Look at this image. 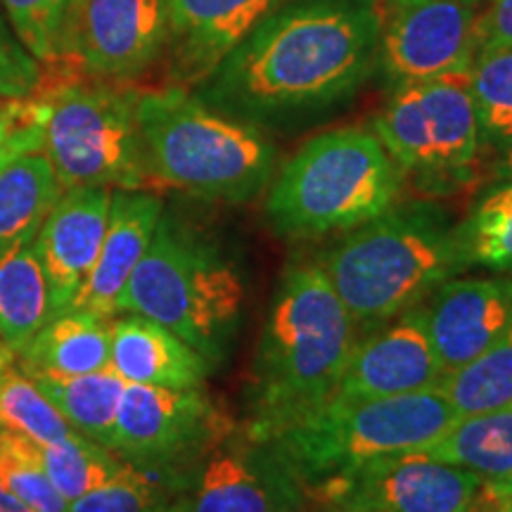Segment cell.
Segmentation results:
<instances>
[{"mask_svg":"<svg viewBox=\"0 0 512 512\" xmlns=\"http://www.w3.org/2000/svg\"><path fill=\"white\" fill-rule=\"evenodd\" d=\"M110 368L126 384L202 389L209 363L155 320L128 313L112 318Z\"/></svg>","mask_w":512,"mask_h":512,"instance_id":"d6986e66","label":"cell"},{"mask_svg":"<svg viewBox=\"0 0 512 512\" xmlns=\"http://www.w3.org/2000/svg\"><path fill=\"white\" fill-rule=\"evenodd\" d=\"M136 117L155 185L240 204L273 181L278 150L264 131L211 110L190 88L138 91Z\"/></svg>","mask_w":512,"mask_h":512,"instance_id":"277c9868","label":"cell"},{"mask_svg":"<svg viewBox=\"0 0 512 512\" xmlns=\"http://www.w3.org/2000/svg\"><path fill=\"white\" fill-rule=\"evenodd\" d=\"M110 188H67L36 233V252L46 273L53 316L72 309L98 261L107 221Z\"/></svg>","mask_w":512,"mask_h":512,"instance_id":"9a60e30c","label":"cell"},{"mask_svg":"<svg viewBox=\"0 0 512 512\" xmlns=\"http://www.w3.org/2000/svg\"><path fill=\"white\" fill-rule=\"evenodd\" d=\"M380 64L389 86L470 72L477 55V8L458 0H377Z\"/></svg>","mask_w":512,"mask_h":512,"instance_id":"30bf717a","label":"cell"},{"mask_svg":"<svg viewBox=\"0 0 512 512\" xmlns=\"http://www.w3.org/2000/svg\"><path fill=\"white\" fill-rule=\"evenodd\" d=\"M482 510L484 512H512V491L510 494H494L484 486L482 491Z\"/></svg>","mask_w":512,"mask_h":512,"instance_id":"8d00e7d4","label":"cell"},{"mask_svg":"<svg viewBox=\"0 0 512 512\" xmlns=\"http://www.w3.org/2000/svg\"><path fill=\"white\" fill-rule=\"evenodd\" d=\"M422 451L472 472L494 494H510L512 406L458 418L434 444Z\"/></svg>","mask_w":512,"mask_h":512,"instance_id":"7402d4cb","label":"cell"},{"mask_svg":"<svg viewBox=\"0 0 512 512\" xmlns=\"http://www.w3.org/2000/svg\"><path fill=\"white\" fill-rule=\"evenodd\" d=\"M0 512H34V510L27 508L22 501H17V498L5 489L3 482H0Z\"/></svg>","mask_w":512,"mask_h":512,"instance_id":"f35d334b","label":"cell"},{"mask_svg":"<svg viewBox=\"0 0 512 512\" xmlns=\"http://www.w3.org/2000/svg\"><path fill=\"white\" fill-rule=\"evenodd\" d=\"M245 287L209 245L162 214L150 247L119 297V313L164 325L209 366L226 356L240 325Z\"/></svg>","mask_w":512,"mask_h":512,"instance_id":"52a82bcc","label":"cell"},{"mask_svg":"<svg viewBox=\"0 0 512 512\" xmlns=\"http://www.w3.org/2000/svg\"><path fill=\"white\" fill-rule=\"evenodd\" d=\"M79 0H0L19 41L41 64H55Z\"/></svg>","mask_w":512,"mask_h":512,"instance_id":"1f68e13d","label":"cell"},{"mask_svg":"<svg viewBox=\"0 0 512 512\" xmlns=\"http://www.w3.org/2000/svg\"><path fill=\"white\" fill-rule=\"evenodd\" d=\"M467 266L512 271V181H496L456 226Z\"/></svg>","mask_w":512,"mask_h":512,"instance_id":"83f0119b","label":"cell"},{"mask_svg":"<svg viewBox=\"0 0 512 512\" xmlns=\"http://www.w3.org/2000/svg\"><path fill=\"white\" fill-rule=\"evenodd\" d=\"M418 88L437 162L439 188L465 183L475 174L482 147L470 72L420 81Z\"/></svg>","mask_w":512,"mask_h":512,"instance_id":"ffe728a7","label":"cell"},{"mask_svg":"<svg viewBox=\"0 0 512 512\" xmlns=\"http://www.w3.org/2000/svg\"><path fill=\"white\" fill-rule=\"evenodd\" d=\"M64 420L95 444L114 446V425L126 382L112 368L74 377H34Z\"/></svg>","mask_w":512,"mask_h":512,"instance_id":"d4e9b609","label":"cell"},{"mask_svg":"<svg viewBox=\"0 0 512 512\" xmlns=\"http://www.w3.org/2000/svg\"><path fill=\"white\" fill-rule=\"evenodd\" d=\"M112 318L91 311L57 313L15 361L29 377H74L110 368Z\"/></svg>","mask_w":512,"mask_h":512,"instance_id":"44dd1931","label":"cell"},{"mask_svg":"<svg viewBox=\"0 0 512 512\" xmlns=\"http://www.w3.org/2000/svg\"><path fill=\"white\" fill-rule=\"evenodd\" d=\"M62 190L43 152H29L0 166V256L36 238Z\"/></svg>","mask_w":512,"mask_h":512,"instance_id":"cb8c5ba5","label":"cell"},{"mask_svg":"<svg viewBox=\"0 0 512 512\" xmlns=\"http://www.w3.org/2000/svg\"><path fill=\"white\" fill-rule=\"evenodd\" d=\"M43 64L19 41L0 10V100H27L41 91Z\"/></svg>","mask_w":512,"mask_h":512,"instance_id":"836d02e7","label":"cell"},{"mask_svg":"<svg viewBox=\"0 0 512 512\" xmlns=\"http://www.w3.org/2000/svg\"><path fill=\"white\" fill-rule=\"evenodd\" d=\"M43 155L62 188L152 190L136 117L138 88L93 76L43 83Z\"/></svg>","mask_w":512,"mask_h":512,"instance_id":"ba28073f","label":"cell"},{"mask_svg":"<svg viewBox=\"0 0 512 512\" xmlns=\"http://www.w3.org/2000/svg\"><path fill=\"white\" fill-rule=\"evenodd\" d=\"M8 105H10V100H0V114L5 112V107H8Z\"/></svg>","mask_w":512,"mask_h":512,"instance_id":"7bdbcfd3","label":"cell"},{"mask_svg":"<svg viewBox=\"0 0 512 512\" xmlns=\"http://www.w3.org/2000/svg\"><path fill=\"white\" fill-rule=\"evenodd\" d=\"M330 512H361V510H347V508H335V510H330Z\"/></svg>","mask_w":512,"mask_h":512,"instance_id":"ee69618b","label":"cell"},{"mask_svg":"<svg viewBox=\"0 0 512 512\" xmlns=\"http://www.w3.org/2000/svg\"><path fill=\"white\" fill-rule=\"evenodd\" d=\"M162 214L164 202L152 190H112L110 221L98 261L72 309L102 318L117 316L121 292L155 238Z\"/></svg>","mask_w":512,"mask_h":512,"instance_id":"ac0fdd59","label":"cell"},{"mask_svg":"<svg viewBox=\"0 0 512 512\" xmlns=\"http://www.w3.org/2000/svg\"><path fill=\"white\" fill-rule=\"evenodd\" d=\"M166 86L195 88L283 0H164Z\"/></svg>","mask_w":512,"mask_h":512,"instance_id":"5bb4252c","label":"cell"},{"mask_svg":"<svg viewBox=\"0 0 512 512\" xmlns=\"http://www.w3.org/2000/svg\"><path fill=\"white\" fill-rule=\"evenodd\" d=\"M166 36L164 0H79L53 67L128 83L162 62Z\"/></svg>","mask_w":512,"mask_h":512,"instance_id":"9c48e42d","label":"cell"},{"mask_svg":"<svg viewBox=\"0 0 512 512\" xmlns=\"http://www.w3.org/2000/svg\"><path fill=\"white\" fill-rule=\"evenodd\" d=\"M439 389L458 418L512 406V325L477 358L446 373Z\"/></svg>","mask_w":512,"mask_h":512,"instance_id":"484cf974","label":"cell"},{"mask_svg":"<svg viewBox=\"0 0 512 512\" xmlns=\"http://www.w3.org/2000/svg\"><path fill=\"white\" fill-rule=\"evenodd\" d=\"M422 313L444 373H451L510 330L512 280L451 278L430 294Z\"/></svg>","mask_w":512,"mask_h":512,"instance_id":"2e32d148","label":"cell"},{"mask_svg":"<svg viewBox=\"0 0 512 512\" xmlns=\"http://www.w3.org/2000/svg\"><path fill=\"white\" fill-rule=\"evenodd\" d=\"M254 441V439H252ZM302 486L261 441L216 448L204 463L190 512H297Z\"/></svg>","mask_w":512,"mask_h":512,"instance_id":"e0dca14e","label":"cell"},{"mask_svg":"<svg viewBox=\"0 0 512 512\" xmlns=\"http://www.w3.org/2000/svg\"><path fill=\"white\" fill-rule=\"evenodd\" d=\"M512 46V0H486L477 10V53Z\"/></svg>","mask_w":512,"mask_h":512,"instance_id":"d590c367","label":"cell"},{"mask_svg":"<svg viewBox=\"0 0 512 512\" xmlns=\"http://www.w3.org/2000/svg\"><path fill=\"white\" fill-rule=\"evenodd\" d=\"M0 482L34 512H67L69 501L55 489L41 463L38 444L0 425Z\"/></svg>","mask_w":512,"mask_h":512,"instance_id":"4dcf8cb0","label":"cell"},{"mask_svg":"<svg viewBox=\"0 0 512 512\" xmlns=\"http://www.w3.org/2000/svg\"><path fill=\"white\" fill-rule=\"evenodd\" d=\"M456 420L444 392L434 387L387 399L328 401L261 444L294 482L316 491L375 458L422 451Z\"/></svg>","mask_w":512,"mask_h":512,"instance_id":"8992f818","label":"cell"},{"mask_svg":"<svg viewBox=\"0 0 512 512\" xmlns=\"http://www.w3.org/2000/svg\"><path fill=\"white\" fill-rule=\"evenodd\" d=\"M482 491L479 477L463 467L406 451L370 460L313 494L361 512H475Z\"/></svg>","mask_w":512,"mask_h":512,"instance_id":"8fae6325","label":"cell"},{"mask_svg":"<svg viewBox=\"0 0 512 512\" xmlns=\"http://www.w3.org/2000/svg\"><path fill=\"white\" fill-rule=\"evenodd\" d=\"M356 323L415 309L465 271L458 230L434 204H406L349 230L318 264Z\"/></svg>","mask_w":512,"mask_h":512,"instance_id":"3957f363","label":"cell"},{"mask_svg":"<svg viewBox=\"0 0 512 512\" xmlns=\"http://www.w3.org/2000/svg\"><path fill=\"white\" fill-rule=\"evenodd\" d=\"M46 114L48 107L41 95L10 100V105L0 114V166L29 152H43Z\"/></svg>","mask_w":512,"mask_h":512,"instance_id":"e575fe53","label":"cell"},{"mask_svg":"<svg viewBox=\"0 0 512 512\" xmlns=\"http://www.w3.org/2000/svg\"><path fill=\"white\" fill-rule=\"evenodd\" d=\"M354 325L318 266L285 273L254 361L249 437L264 441L332 399L356 347Z\"/></svg>","mask_w":512,"mask_h":512,"instance_id":"7a4b0ae2","label":"cell"},{"mask_svg":"<svg viewBox=\"0 0 512 512\" xmlns=\"http://www.w3.org/2000/svg\"><path fill=\"white\" fill-rule=\"evenodd\" d=\"M458 3H465V5H470V8H482V5L486 3V0H458Z\"/></svg>","mask_w":512,"mask_h":512,"instance_id":"60d3db41","label":"cell"},{"mask_svg":"<svg viewBox=\"0 0 512 512\" xmlns=\"http://www.w3.org/2000/svg\"><path fill=\"white\" fill-rule=\"evenodd\" d=\"M380 64L377 0H283L192 93L256 128L335 110Z\"/></svg>","mask_w":512,"mask_h":512,"instance_id":"6da1fadb","label":"cell"},{"mask_svg":"<svg viewBox=\"0 0 512 512\" xmlns=\"http://www.w3.org/2000/svg\"><path fill=\"white\" fill-rule=\"evenodd\" d=\"M38 451H41L43 470L67 501H76L88 491L110 482L128 465V460L83 434L60 444L38 446Z\"/></svg>","mask_w":512,"mask_h":512,"instance_id":"f546056e","label":"cell"},{"mask_svg":"<svg viewBox=\"0 0 512 512\" xmlns=\"http://www.w3.org/2000/svg\"><path fill=\"white\" fill-rule=\"evenodd\" d=\"M228 430L202 389L126 384L112 451L138 467H166L200 456Z\"/></svg>","mask_w":512,"mask_h":512,"instance_id":"7c38bea8","label":"cell"},{"mask_svg":"<svg viewBox=\"0 0 512 512\" xmlns=\"http://www.w3.org/2000/svg\"><path fill=\"white\" fill-rule=\"evenodd\" d=\"M401 181L375 131L332 128L306 140L268 185V223L283 238L349 233L392 209Z\"/></svg>","mask_w":512,"mask_h":512,"instance_id":"5b68a950","label":"cell"},{"mask_svg":"<svg viewBox=\"0 0 512 512\" xmlns=\"http://www.w3.org/2000/svg\"><path fill=\"white\" fill-rule=\"evenodd\" d=\"M10 358H15V356H10V354H0V366H3L5 361H10Z\"/></svg>","mask_w":512,"mask_h":512,"instance_id":"b9f144b4","label":"cell"},{"mask_svg":"<svg viewBox=\"0 0 512 512\" xmlns=\"http://www.w3.org/2000/svg\"><path fill=\"white\" fill-rule=\"evenodd\" d=\"M166 505L155 477L128 463L110 482L69 501L67 512H162Z\"/></svg>","mask_w":512,"mask_h":512,"instance_id":"d6a6232c","label":"cell"},{"mask_svg":"<svg viewBox=\"0 0 512 512\" xmlns=\"http://www.w3.org/2000/svg\"><path fill=\"white\" fill-rule=\"evenodd\" d=\"M475 512H484V510H482V505H479V503H477V510H475Z\"/></svg>","mask_w":512,"mask_h":512,"instance_id":"f6af8a7d","label":"cell"},{"mask_svg":"<svg viewBox=\"0 0 512 512\" xmlns=\"http://www.w3.org/2000/svg\"><path fill=\"white\" fill-rule=\"evenodd\" d=\"M164 512H190L185 508V503H174V505H166Z\"/></svg>","mask_w":512,"mask_h":512,"instance_id":"ab89813d","label":"cell"},{"mask_svg":"<svg viewBox=\"0 0 512 512\" xmlns=\"http://www.w3.org/2000/svg\"><path fill=\"white\" fill-rule=\"evenodd\" d=\"M482 145L505 152L512 145V46L479 50L470 64Z\"/></svg>","mask_w":512,"mask_h":512,"instance_id":"f1b7e54d","label":"cell"},{"mask_svg":"<svg viewBox=\"0 0 512 512\" xmlns=\"http://www.w3.org/2000/svg\"><path fill=\"white\" fill-rule=\"evenodd\" d=\"M0 425L38 446L60 444L79 434L15 358L0 366Z\"/></svg>","mask_w":512,"mask_h":512,"instance_id":"4316f807","label":"cell"},{"mask_svg":"<svg viewBox=\"0 0 512 512\" xmlns=\"http://www.w3.org/2000/svg\"><path fill=\"white\" fill-rule=\"evenodd\" d=\"M494 181H512V145L501 152V159L494 166Z\"/></svg>","mask_w":512,"mask_h":512,"instance_id":"74e56055","label":"cell"},{"mask_svg":"<svg viewBox=\"0 0 512 512\" xmlns=\"http://www.w3.org/2000/svg\"><path fill=\"white\" fill-rule=\"evenodd\" d=\"M162 512H164V510H162Z\"/></svg>","mask_w":512,"mask_h":512,"instance_id":"bcb514c9","label":"cell"},{"mask_svg":"<svg viewBox=\"0 0 512 512\" xmlns=\"http://www.w3.org/2000/svg\"><path fill=\"white\" fill-rule=\"evenodd\" d=\"M53 318L36 238L0 256V354L19 356Z\"/></svg>","mask_w":512,"mask_h":512,"instance_id":"603a6c76","label":"cell"},{"mask_svg":"<svg viewBox=\"0 0 512 512\" xmlns=\"http://www.w3.org/2000/svg\"><path fill=\"white\" fill-rule=\"evenodd\" d=\"M422 309H408L366 342H356L330 401L387 399L439 387L444 380Z\"/></svg>","mask_w":512,"mask_h":512,"instance_id":"4fadbf2b","label":"cell"}]
</instances>
